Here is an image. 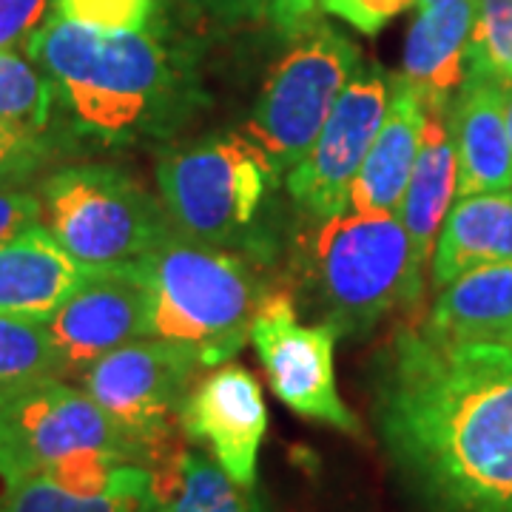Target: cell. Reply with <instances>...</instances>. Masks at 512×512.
<instances>
[{"instance_id": "cell-1", "label": "cell", "mask_w": 512, "mask_h": 512, "mask_svg": "<svg viewBox=\"0 0 512 512\" xmlns=\"http://www.w3.org/2000/svg\"><path fill=\"white\" fill-rule=\"evenodd\" d=\"M393 461L441 512H512V345L396 336L376 376Z\"/></svg>"}, {"instance_id": "cell-2", "label": "cell", "mask_w": 512, "mask_h": 512, "mask_svg": "<svg viewBox=\"0 0 512 512\" xmlns=\"http://www.w3.org/2000/svg\"><path fill=\"white\" fill-rule=\"evenodd\" d=\"M26 55L52 80L72 126L106 146L165 140L202 100L171 32H100L49 12Z\"/></svg>"}, {"instance_id": "cell-3", "label": "cell", "mask_w": 512, "mask_h": 512, "mask_svg": "<svg viewBox=\"0 0 512 512\" xmlns=\"http://www.w3.org/2000/svg\"><path fill=\"white\" fill-rule=\"evenodd\" d=\"M143 450L83 387L43 379L0 399V487L52 478L83 495L123 490L151 476Z\"/></svg>"}, {"instance_id": "cell-4", "label": "cell", "mask_w": 512, "mask_h": 512, "mask_svg": "<svg viewBox=\"0 0 512 512\" xmlns=\"http://www.w3.org/2000/svg\"><path fill=\"white\" fill-rule=\"evenodd\" d=\"M421 291L399 214H336L319 222L302 248L299 293L313 322L336 336H362Z\"/></svg>"}, {"instance_id": "cell-5", "label": "cell", "mask_w": 512, "mask_h": 512, "mask_svg": "<svg viewBox=\"0 0 512 512\" xmlns=\"http://www.w3.org/2000/svg\"><path fill=\"white\" fill-rule=\"evenodd\" d=\"M134 268L148 291V336L191 350L205 367L225 365L245 348L268 296L248 256L174 231Z\"/></svg>"}, {"instance_id": "cell-6", "label": "cell", "mask_w": 512, "mask_h": 512, "mask_svg": "<svg viewBox=\"0 0 512 512\" xmlns=\"http://www.w3.org/2000/svg\"><path fill=\"white\" fill-rule=\"evenodd\" d=\"M279 180L268 157L234 131L208 134L157 165L160 200L174 228L242 256L271 251L268 217Z\"/></svg>"}, {"instance_id": "cell-7", "label": "cell", "mask_w": 512, "mask_h": 512, "mask_svg": "<svg viewBox=\"0 0 512 512\" xmlns=\"http://www.w3.org/2000/svg\"><path fill=\"white\" fill-rule=\"evenodd\" d=\"M52 237L89 271L134 268L174 228L146 185L114 165H69L43 183Z\"/></svg>"}, {"instance_id": "cell-8", "label": "cell", "mask_w": 512, "mask_h": 512, "mask_svg": "<svg viewBox=\"0 0 512 512\" xmlns=\"http://www.w3.org/2000/svg\"><path fill=\"white\" fill-rule=\"evenodd\" d=\"M362 63L359 46L322 20L293 35L291 49L274 63L242 128L279 177L311 151Z\"/></svg>"}, {"instance_id": "cell-9", "label": "cell", "mask_w": 512, "mask_h": 512, "mask_svg": "<svg viewBox=\"0 0 512 512\" xmlns=\"http://www.w3.org/2000/svg\"><path fill=\"white\" fill-rule=\"evenodd\" d=\"M202 367L191 350L148 336L106 353L77 379L100 410L143 450L148 464H157L171 447L185 396Z\"/></svg>"}, {"instance_id": "cell-10", "label": "cell", "mask_w": 512, "mask_h": 512, "mask_svg": "<svg viewBox=\"0 0 512 512\" xmlns=\"http://www.w3.org/2000/svg\"><path fill=\"white\" fill-rule=\"evenodd\" d=\"M336 339L328 325L302 322L296 299L285 291L268 293L251 322V342L276 399L305 419L359 433V421L336 387Z\"/></svg>"}, {"instance_id": "cell-11", "label": "cell", "mask_w": 512, "mask_h": 512, "mask_svg": "<svg viewBox=\"0 0 512 512\" xmlns=\"http://www.w3.org/2000/svg\"><path fill=\"white\" fill-rule=\"evenodd\" d=\"M393 74L379 63H362L339 94L311 151L285 174L291 200L316 220L348 211L350 185L365 163L390 106Z\"/></svg>"}, {"instance_id": "cell-12", "label": "cell", "mask_w": 512, "mask_h": 512, "mask_svg": "<svg viewBox=\"0 0 512 512\" xmlns=\"http://www.w3.org/2000/svg\"><path fill=\"white\" fill-rule=\"evenodd\" d=\"M148 291L137 268L100 271L46 322L63 376H80L97 359L148 339Z\"/></svg>"}, {"instance_id": "cell-13", "label": "cell", "mask_w": 512, "mask_h": 512, "mask_svg": "<svg viewBox=\"0 0 512 512\" xmlns=\"http://www.w3.org/2000/svg\"><path fill=\"white\" fill-rule=\"evenodd\" d=\"M180 424L188 439L211 450L214 461L237 484L254 487L268 407L251 370L222 365L194 382L185 396Z\"/></svg>"}, {"instance_id": "cell-14", "label": "cell", "mask_w": 512, "mask_h": 512, "mask_svg": "<svg viewBox=\"0 0 512 512\" xmlns=\"http://www.w3.org/2000/svg\"><path fill=\"white\" fill-rule=\"evenodd\" d=\"M94 274L100 271L80 265L43 222H35L0 248V313L49 322Z\"/></svg>"}, {"instance_id": "cell-15", "label": "cell", "mask_w": 512, "mask_h": 512, "mask_svg": "<svg viewBox=\"0 0 512 512\" xmlns=\"http://www.w3.org/2000/svg\"><path fill=\"white\" fill-rule=\"evenodd\" d=\"M458 163V197L512 188L504 86L467 77L447 111Z\"/></svg>"}, {"instance_id": "cell-16", "label": "cell", "mask_w": 512, "mask_h": 512, "mask_svg": "<svg viewBox=\"0 0 512 512\" xmlns=\"http://www.w3.org/2000/svg\"><path fill=\"white\" fill-rule=\"evenodd\" d=\"M427 106L419 92L393 74L390 106L365 163L350 185L348 208L356 214H399L410 174L416 168Z\"/></svg>"}, {"instance_id": "cell-17", "label": "cell", "mask_w": 512, "mask_h": 512, "mask_svg": "<svg viewBox=\"0 0 512 512\" xmlns=\"http://www.w3.org/2000/svg\"><path fill=\"white\" fill-rule=\"evenodd\" d=\"M476 0H439L419 6L404 40L402 74L427 109H450L467 80V43Z\"/></svg>"}, {"instance_id": "cell-18", "label": "cell", "mask_w": 512, "mask_h": 512, "mask_svg": "<svg viewBox=\"0 0 512 512\" xmlns=\"http://www.w3.org/2000/svg\"><path fill=\"white\" fill-rule=\"evenodd\" d=\"M450 111V109H447ZM447 111L427 109L416 168L404 191L399 220L407 228L413 248V268L424 279V271L433 259V248L447 220L453 197L458 194V163Z\"/></svg>"}, {"instance_id": "cell-19", "label": "cell", "mask_w": 512, "mask_h": 512, "mask_svg": "<svg viewBox=\"0 0 512 512\" xmlns=\"http://www.w3.org/2000/svg\"><path fill=\"white\" fill-rule=\"evenodd\" d=\"M512 262V188L458 197L430 259V279L444 288L481 265Z\"/></svg>"}, {"instance_id": "cell-20", "label": "cell", "mask_w": 512, "mask_h": 512, "mask_svg": "<svg viewBox=\"0 0 512 512\" xmlns=\"http://www.w3.org/2000/svg\"><path fill=\"white\" fill-rule=\"evenodd\" d=\"M424 333L439 342H504L512 330V262L481 265L447 282Z\"/></svg>"}, {"instance_id": "cell-21", "label": "cell", "mask_w": 512, "mask_h": 512, "mask_svg": "<svg viewBox=\"0 0 512 512\" xmlns=\"http://www.w3.org/2000/svg\"><path fill=\"white\" fill-rule=\"evenodd\" d=\"M154 512H268L254 487H242L217 461L191 450H171L151 467Z\"/></svg>"}, {"instance_id": "cell-22", "label": "cell", "mask_w": 512, "mask_h": 512, "mask_svg": "<svg viewBox=\"0 0 512 512\" xmlns=\"http://www.w3.org/2000/svg\"><path fill=\"white\" fill-rule=\"evenodd\" d=\"M0 512H154L151 476L100 495L74 493L52 478H29L3 493Z\"/></svg>"}, {"instance_id": "cell-23", "label": "cell", "mask_w": 512, "mask_h": 512, "mask_svg": "<svg viewBox=\"0 0 512 512\" xmlns=\"http://www.w3.org/2000/svg\"><path fill=\"white\" fill-rule=\"evenodd\" d=\"M43 379H63L46 322L0 313V399Z\"/></svg>"}, {"instance_id": "cell-24", "label": "cell", "mask_w": 512, "mask_h": 512, "mask_svg": "<svg viewBox=\"0 0 512 512\" xmlns=\"http://www.w3.org/2000/svg\"><path fill=\"white\" fill-rule=\"evenodd\" d=\"M57 94L46 72L15 49H0V123L43 137Z\"/></svg>"}, {"instance_id": "cell-25", "label": "cell", "mask_w": 512, "mask_h": 512, "mask_svg": "<svg viewBox=\"0 0 512 512\" xmlns=\"http://www.w3.org/2000/svg\"><path fill=\"white\" fill-rule=\"evenodd\" d=\"M211 26H274L282 35H299L311 26L316 0H163Z\"/></svg>"}, {"instance_id": "cell-26", "label": "cell", "mask_w": 512, "mask_h": 512, "mask_svg": "<svg viewBox=\"0 0 512 512\" xmlns=\"http://www.w3.org/2000/svg\"><path fill=\"white\" fill-rule=\"evenodd\" d=\"M467 77L498 86L512 83V0H476Z\"/></svg>"}, {"instance_id": "cell-27", "label": "cell", "mask_w": 512, "mask_h": 512, "mask_svg": "<svg viewBox=\"0 0 512 512\" xmlns=\"http://www.w3.org/2000/svg\"><path fill=\"white\" fill-rule=\"evenodd\" d=\"M49 12L100 32H168L163 0H52Z\"/></svg>"}, {"instance_id": "cell-28", "label": "cell", "mask_w": 512, "mask_h": 512, "mask_svg": "<svg viewBox=\"0 0 512 512\" xmlns=\"http://www.w3.org/2000/svg\"><path fill=\"white\" fill-rule=\"evenodd\" d=\"M49 157V143L29 131L0 123V185L18 183L35 174Z\"/></svg>"}, {"instance_id": "cell-29", "label": "cell", "mask_w": 512, "mask_h": 512, "mask_svg": "<svg viewBox=\"0 0 512 512\" xmlns=\"http://www.w3.org/2000/svg\"><path fill=\"white\" fill-rule=\"evenodd\" d=\"M322 9L350 23L362 35H379L390 20H396L419 0H319Z\"/></svg>"}, {"instance_id": "cell-30", "label": "cell", "mask_w": 512, "mask_h": 512, "mask_svg": "<svg viewBox=\"0 0 512 512\" xmlns=\"http://www.w3.org/2000/svg\"><path fill=\"white\" fill-rule=\"evenodd\" d=\"M52 0H0V49L26 43L46 20Z\"/></svg>"}, {"instance_id": "cell-31", "label": "cell", "mask_w": 512, "mask_h": 512, "mask_svg": "<svg viewBox=\"0 0 512 512\" xmlns=\"http://www.w3.org/2000/svg\"><path fill=\"white\" fill-rule=\"evenodd\" d=\"M43 217V202L35 194L0 185V248Z\"/></svg>"}, {"instance_id": "cell-32", "label": "cell", "mask_w": 512, "mask_h": 512, "mask_svg": "<svg viewBox=\"0 0 512 512\" xmlns=\"http://www.w3.org/2000/svg\"><path fill=\"white\" fill-rule=\"evenodd\" d=\"M504 114H507V134H510V148H512V83L504 86Z\"/></svg>"}, {"instance_id": "cell-33", "label": "cell", "mask_w": 512, "mask_h": 512, "mask_svg": "<svg viewBox=\"0 0 512 512\" xmlns=\"http://www.w3.org/2000/svg\"><path fill=\"white\" fill-rule=\"evenodd\" d=\"M430 3H439V0H419V6H430Z\"/></svg>"}, {"instance_id": "cell-34", "label": "cell", "mask_w": 512, "mask_h": 512, "mask_svg": "<svg viewBox=\"0 0 512 512\" xmlns=\"http://www.w3.org/2000/svg\"><path fill=\"white\" fill-rule=\"evenodd\" d=\"M501 345H512V330H510V333H507V339H504Z\"/></svg>"}, {"instance_id": "cell-35", "label": "cell", "mask_w": 512, "mask_h": 512, "mask_svg": "<svg viewBox=\"0 0 512 512\" xmlns=\"http://www.w3.org/2000/svg\"><path fill=\"white\" fill-rule=\"evenodd\" d=\"M0 490H3V487H0Z\"/></svg>"}]
</instances>
